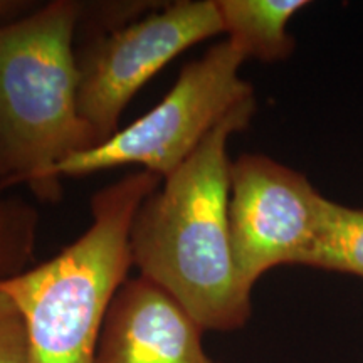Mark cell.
Instances as JSON below:
<instances>
[{"mask_svg":"<svg viewBox=\"0 0 363 363\" xmlns=\"http://www.w3.org/2000/svg\"><path fill=\"white\" fill-rule=\"evenodd\" d=\"M256 98L240 103L150 194L130 229L140 276L160 286L203 331H235L252 315L229 233L230 136L247 128Z\"/></svg>","mask_w":363,"mask_h":363,"instance_id":"1","label":"cell"},{"mask_svg":"<svg viewBox=\"0 0 363 363\" xmlns=\"http://www.w3.org/2000/svg\"><path fill=\"white\" fill-rule=\"evenodd\" d=\"M79 4L54 0L0 27V182L45 203L62 199L59 167L98 147L78 110Z\"/></svg>","mask_w":363,"mask_h":363,"instance_id":"2","label":"cell"},{"mask_svg":"<svg viewBox=\"0 0 363 363\" xmlns=\"http://www.w3.org/2000/svg\"><path fill=\"white\" fill-rule=\"evenodd\" d=\"M162 185L135 170L91 197V225L51 259L0 281L24 320L27 363H96L104 318L133 267L130 229Z\"/></svg>","mask_w":363,"mask_h":363,"instance_id":"3","label":"cell"},{"mask_svg":"<svg viewBox=\"0 0 363 363\" xmlns=\"http://www.w3.org/2000/svg\"><path fill=\"white\" fill-rule=\"evenodd\" d=\"M247 61L229 39L182 67L165 98L138 120L98 147L76 153L59 167L61 177H83L118 167L138 165L167 179L179 169L254 88L239 76Z\"/></svg>","mask_w":363,"mask_h":363,"instance_id":"4","label":"cell"},{"mask_svg":"<svg viewBox=\"0 0 363 363\" xmlns=\"http://www.w3.org/2000/svg\"><path fill=\"white\" fill-rule=\"evenodd\" d=\"M224 34L217 0H177L76 48L78 110L98 145L120 130L135 94L192 45Z\"/></svg>","mask_w":363,"mask_h":363,"instance_id":"5","label":"cell"},{"mask_svg":"<svg viewBox=\"0 0 363 363\" xmlns=\"http://www.w3.org/2000/svg\"><path fill=\"white\" fill-rule=\"evenodd\" d=\"M326 197L301 172L261 153L230 162L229 233L249 289L278 266H308L323 227Z\"/></svg>","mask_w":363,"mask_h":363,"instance_id":"6","label":"cell"},{"mask_svg":"<svg viewBox=\"0 0 363 363\" xmlns=\"http://www.w3.org/2000/svg\"><path fill=\"white\" fill-rule=\"evenodd\" d=\"M202 335L169 293L138 274L125 281L108 308L96 363H216Z\"/></svg>","mask_w":363,"mask_h":363,"instance_id":"7","label":"cell"},{"mask_svg":"<svg viewBox=\"0 0 363 363\" xmlns=\"http://www.w3.org/2000/svg\"><path fill=\"white\" fill-rule=\"evenodd\" d=\"M308 6V0H217L227 39L244 57L261 62H279L291 56L296 43L288 24Z\"/></svg>","mask_w":363,"mask_h":363,"instance_id":"8","label":"cell"},{"mask_svg":"<svg viewBox=\"0 0 363 363\" xmlns=\"http://www.w3.org/2000/svg\"><path fill=\"white\" fill-rule=\"evenodd\" d=\"M310 267L363 278V207L326 199L323 227Z\"/></svg>","mask_w":363,"mask_h":363,"instance_id":"9","label":"cell"},{"mask_svg":"<svg viewBox=\"0 0 363 363\" xmlns=\"http://www.w3.org/2000/svg\"><path fill=\"white\" fill-rule=\"evenodd\" d=\"M0 363H27L24 320L7 294L0 291Z\"/></svg>","mask_w":363,"mask_h":363,"instance_id":"10","label":"cell"},{"mask_svg":"<svg viewBox=\"0 0 363 363\" xmlns=\"http://www.w3.org/2000/svg\"><path fill=\"white\" fill-rule=\"evenodd\" d=\"M17 251V211L12 195L0 185V281L11 274Z\"/></svg>","mask_w":363,"mask_h":363,"instance_id":"11","label":"cell"},{"mask_svg":"<svg viewBox=\"0 0 363 363\" xmlns=\"http://www.w3.org/2000/svg\"><path fill=\"white\" fill-rule=\"evenodd\" d=\"M33 6H38V4L24 2V0H0V27L19 21L38 9Z\"/></svg>","mask_w":363,"mask_h":363,"instance_id":"12","label":"cell"}]
</instances>
